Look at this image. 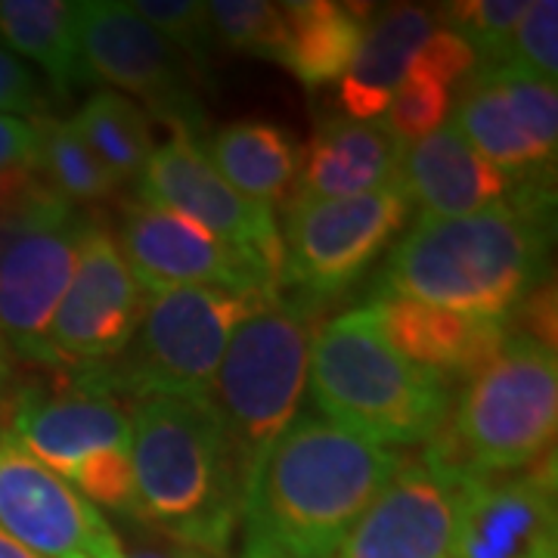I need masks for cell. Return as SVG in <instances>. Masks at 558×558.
I'll return each mask as SVG.
<instances>
[{"label":"cell","instance_id":"36","mask_svg":"<svg viewBox=\"0 0 558 558\" xmlns=\"http://www.w3.org/2000/svg\"><path fill=\"white\" fill-rule=\"evenodd\" d=\"M521 336L539 341L546 348H556V289L553 282H539L519 301Z\"/></svg>","mask_w":558,"mask_h":558},{"label":"cell","instance_id":"11","mask_svg":"<svg viewBox=\"0 0 558 558\" xmlns=\"http://www.w3.org/2000/svg\"><path fill=\"white\" fill-rule=\"evenodd\" d=\"M78 50L90 81L119 87L128 100L137 97L174 128L196 137L205 116L190 62L156 28H149L121 0L78 3Z\"/></svg>","mask_w":558,"mask_h":558},{"label":"cell","instance_id":"4","mask_svg":"<svg viewBox=\"0 0 558 558\" xmlns=\"http://www.w3.org/2000/svg\"><path fill=\"white\" fill-rule=\"evenodd\" d=\"M307 388L326 422L376 447L432 444L453 407V388L398 354L363 304L319 326Z\"/></svg>","mask_w":558,"mask_h":558},{"label":"cell","instance_id":"17","mask_svg":"<svg viewBox=\"0 0 558 558\" xmlns=\"http://www.w3.org/2000/svg\"><path fill=\"white\" fill-rule=\"evenodd\" d=\"M87 215L25 233L0 260V336L16 366L53 373L47 332L72 282Z\"/></svg>","mask_w":558,"mask_h":558},{"label":"cell","instance_id":"32","mask_svg":"<svg viewBox=\"0 0 558 558\" xmlns=\"http://www.w3.org/2000/svg\"><path fill=\"white\" fill-rule=\"evenodd\" d=\"M499 65H515L543 81L558 75V3L556 0H531L519 28L512 32L506 57Z\"/></svg>","mask_w":558,"mask_h":558},{"label":"cell","instance_id":"34","mask_svg":"<svg viewBox=\"0 0 558 558\" xmlns=\"http://www.w3.org/2000/svg\"><path fill=\"white\" fill-rule=\"evenodd\" d=\"M44 97L40 81L28 62L16 53L0 47V116H20V119H38Z\"/></svg>","mask_w":558,"mask_h":558},{"label":"cell","instance_id":"25","mask_svg":"<svg viewBox=\"0 0 558 558\" xmlns=\"http://www.w3.org/2000/svg\"><path fill=\"white\" fill-rule=\"evenodd\" d=\"M0 47L35 62L57 97L90 84L78 50V3L0 0Z\"/></svg>","mask_w":558,"mask_h":558},{"label":"cell","instance_id":"21","mask_svg":"<svg viewBox=\"0 0 558 558\" xmlns=\"http://www.w3.org/2000/svg\"><path fill=\"white\" fill-rule=\"evenodd\" d=\"M403 146L379 121L326 116L317 121L307 149H301L295 199H348L395 186Z\"/></svg>","mask_w":558,"mask_h":558},{"label":"cell","instance_id":"33","mask_svg":"<svg viewBox=\"0 0 558 558\" xmlns=\"http://www.w3.org/2000/svg\"><path fill=\"white\" fill-rule=\"evenodd\" d=\"M410 72L435 81V84L447 87L453 94L457 87H462L478 72V57H475L472 44L462 35L450 32V28H435V35L422 44Z\"/></svg>","mask_w":558,"mask_h":558},{"label":"cell","instance_id":"19","mask_svg":"<svg viewBox=\"0 0 558 558\" xmlns=\"http://www.w3.org/2000/svg\"><path fill=\"white\" fill-rule=\"evenodd\" d=\"M366 307L398 354L450 385L472 379L509 339V319L469 317L398 295H376Z\"/></svg>","mask_w":558,"mask_h":558},{"label":"cell","instance_id":"39","mask_svg":"<svg viewBox=\"0 0 558 558\" xmlns=\"http://www.w3.org/2000/svg\"><path fill=\"white\" fill-rule=\"evenodd\" d=\"M0 558H40L32 549H25L20 539H13L0 527Z\"/></svg>","mask_w":558,"mask_h":558},{"label":"cell","instance_id":"20","mask_svg":"<svg viewBox=\"0 0 558 558\" xmlns=\"http://www.w3.org/2000/svg\"><path fill=\"white\" fill-rule=\"evenodd\" d=\"M398 186L410 208H418V218H465L512 193V180L453 124L403 146Z\"/></svg>","mask_w":558,"mask_h":558},{"label":"cell","instance_id":"3","mask_svg":"<svg viewBox=\"0 0 558 558\" xmlns=\"http://www.w3.org/2000/svg\"><path fill=\"white\" fill-rule=\"evenodd\" d=\"M131 428L134 519L196 556H227L240 527L245 481L215 407L137 400Z\"/></svg>","mask_w":558,"mask_h":558},{"label":"cell","instance_id":"24","mask_svg":"<svg viewBox=\"0 0 558 558\" xmlns=\"http://www.w3.org/2000/svg\"><path fill=\"white\" fill-rule=\"evenodd\" d=\"M282 10L286 44L279 50V65L307 90L341 81L373 20L369 7L339 0H299L282 3Z\"/></svg>","mask_w":558,"mask_h":558},{"label":"cell","instance_id":"6","mask_svg":"<svg viewBox=\"0 0 558 558\" xmlns=\"http://www.w3.org/2000/svg\"><path fill=\"white\" fill-rule=\"evenodd\" d=\"M319 326L317 304L274 295L242 319L227 344L208 403L227 432L245 484L299 416Z\"/></svg>","mask_w":558,"mask_h":558},{"label":"cell","instance_id":"35","mask_svg":"<svg viewBox=\"0 0 558 558\" xmlns=\"http://www.w3.org/2000/svg\"><path fill=\"white\" fill-rule=\"evenodd\" d=\"M40 165V137L35 119L0 116V171Z\"/></svg>","mask_w":558,"mask_h":558},{"label":"cell","instance_id":"40","mask_svg":"<svg viewBox=\"0 0 558 558\" xmlns=\"http://www.w3.org/2000/svg\"><path fill=\"white\" fill-rule=\"evenodd\" d=\"M124 558H199L196 553H190V549H137V553H131V556Z\"/></svg>","mask_w":558,"mask_h":558},{"label":"cell","instance_id":"29","mask_svg":"<svg viewBox=\"0 0 558 558\" xmlns=\"http://www.w3.org/2000/svg\"><path fill=\"white\" fill-rule=\"evenodd\" d=\"M527 3L531 0H462L440 7V13L450 22V32L472 44L478 69H487L502 62L509 38L519 28Z\"/></svg>","mask_w":558,"mask_h":558},{"label":"cell","instance_id":"2","mask_svg":"<svg viewBox=\"0 0 558 558\" xmlns=\"http://www.w3.org/2000/svg\"><path fill=\"white\" fill-rule=\"evenodd\" d=\"M400 462L398 450L299 413L245 484L240 558H336Z\"/></svg>","mask_w":558,"mask_h":558},{"label":"cell","instance_id":"10","mask_svg":"<svg viewBox=\"0 0 558 558\" xmlns=\"http://www.w3.org/2000/svg\"><path fill=\"white\" fill-rule=\"evenodd\" d=\"M146 299L112 230L87 220L75 274L47 332L53 373H87L119 357L137 332Z\"/></svg>","mask_w":558,"mask_h":558},{"label":"cell","instance_id":"22","mask_svg":"<svg viewBox=\"0 0 558 558\" xmlns=\"http://www.w3.org/2000/svg\"><path fill=\"white\" fill-rule=\"evenodd\" d=\"M435 28V13L416 3L388 7L369 20L357 53L339 81L344 116L354 121H379Z\"/></svg>","mask_w":558,"mask_h":558},{"label":"cell","instance_id":"7","mask_svg":"<svg viewBox=\"0 0 558 558\" xmlns=\"http://www.w3.org/2000/svg\"><path fill=\"white\" fill-rule=\"evenodd\" d=\"M274 295L186 286L146 299L134 339L119 357L87 373H62L112 398H178L208 403L236 326Z\"/></svg>","mask_w":558,"mask_h":558},{"label":"cell","instance_id":"12","mask_svg":"<svg viewBox=\"0 0 558 558\" xmlns=\"http://www.w3.org/2000/svg\"><path fill=\"white\" fill-rule=\"evenodd\" d=\"M453 128L512 183L553 174L558 146L556 81L515 65H487L462 84Z\"/></svg>","mask_w":558,"mask_h":558},{"label":"cell","instance_id":"23","mask_svg":"<svg viewBox=\"0 0 558 558\" xmlns=\"http://www.w3.org/2000/svg\"><path fill=\"white\" fill-rule=\"evenodd\" d=\"M220 178L264 208H289L299 196L301 146L274 121L242 119L223 124L205 149Z\"/></svg>","mask_w":558,"mask_h":558},{"label":"cell","instance_id":"28","mask_svg":"<svg viewBox=\"0 0 558 558\" xmlns=\"http://www.w3.org/2000/svg\"><path fill=\"white\" fill-rule=\"evenodd\" d=\"M208 7V22L215 40L233 53H248L260 60H279L286 44V10L267 0H215Z\"/></svg>","mask_w":558,"mask_h":558},{"label":"cell","instance_id":"9","mask_svg":"<svg viewBox=\"0 0 558 558\" xmlns=\"http://www.w3.org/2000/svg\"><path fill=\"white\" fill-rule=\"evenodd\" d=\"M410 211L398 183L348 199H295L279 230V292L295 289L317 307L344 295L395 245Z\"/></svg>","mask_w":558,"mask_h":558},{"label":"cell","instance_id":"27","mask_svg":"<svg viewBox=\"0 0 558 558\" xmlns=\"http://www.w3.org/2000/svg\"><path fill=\"white\" fill-rule=\"evenodd\" d=\"M35 128L40 137V171L62 199L72 205H100L119 196L121 183L84 146L72 119L38 116Z\"/></svg>","mask_w":558,"mask_h":558},{"label":"cell","instance_id":"13","mask_svg":"<svg viewBox=\"0 0 558 558\" xmlns=\"http://www.w3.org/2000/svg\"><path fill=\"white\" fill-rule=\"evenodd\" d=\"M137 202L196 220L218 240L230 242L242 255L258 260L279 282L282 236L277 215L258 202L245 199L220 178L199 140L190 131L174 128L171 140L143 165L137 178Z\"/></svg>","mask_w":558,"mask_h":558},{"label":"cell","instance_id":"8","mask_svg":"<svg viewBox=\"0 0 558 558\" xmlns=\"http://www.w3.org/2000/svg\"><path fill=\"white\" fill-rule=\"evenodd\" d=\"M0 413L13 438L87 502L134 519V428L119 398L62 376L50 388L16 385Z\"/></svg>","mask_w":558,"mask_h":558},{"label":"cell","instance_id":"14","mask_svg":"<svg viewBox=\"0 0 558 558\" xmlns=\"http://www.w3.org/2000/svg\"><path fill=\"white\" fill-rule=\"evenodd\" d=\"M116 240L146 295L186 286L279 295V282L270 270L178 211L128 202Z\"/></svg>","mask_w":558,"mask_h":558},{"label":"cell","instance_id":"38","mask_svg":"<svg viewBox=\"0 0 558 558\" xmlns=\"http://www.w3.org/2000/svg\"><path fill=\"white\" fill-rule=\"evenodd\" d=\"M16 360L10 354V348H7V341L0 336V410H3V403L7 398L13 395V388H16Z\"/></svg>","mask_w":558,"mask_h":558},{"label":"cell","instance_id":"37","mask_svg":"<svg viewBox=\"0 0 558 558\" xmlns=\"http://www.w3.org/2000/svg\"><path fill=\"white\" fill-rule=\"evenodd\" d=\"M75 215V211H72ZM72 215H65V218H72ZM65 218H53V220H44V218H25V215H0V260L7 258V252L16 245V240H22L25 233H32V230H38V227H47V223H57V220Z\"/></svg>","mask_w":558,"mask_h":558},{"label":"cell","instance_id":"5","mask_svg":"<svg viewBox=\"0 0 558 558\" xmlns=\"http://www.w3.org/2000/svg\"><path fill=\"white\" fill-rule=\"evenodd\" d=\"M556 428V348L519 332L465 379L422 457L462 481L519 475L553 453Z\"/></svg>","mask_w":558,"mask_h":558},{"label":"cell","instance_id":"1","mask_svg":"<svg viewBox=\"0 0 558 558\" xmlns=\"http://www.w3.org/2000/svg\"><path fill=\"white\" fill-rule=\"evenodd\" d=\"M553 193V174H546L512 183L506 199L475 215L416 218L391 245L376 295L509 319L546 274Z\"/></svg>","mask_w":558,"mask_h":558},{"label":"cell","instance_id":"30","mask_svg":"<svg viewBox=\"0 0 558 558\" xmlns=\"http://www.w3.org/2000/svg\"><path fill=\"white\" fill-rule=\"evenodd\" d=\"M450 109H453V94L447 87L422 78L416 72H407V78L400 81L398 94L391 97L379 124L400 146H410L444 128Z\"/></svg>","mask_w":558,"mask_h":558},{"label":"cell","instance_id":"26","mask_svg":"<svg viewBox=\"0 0 558 558\" xmlns=\"http://www.w3.org/2000/svg\"><path fill=\"white\" fill-rule=\"evenodd\" d=\"M72 124L84 146L119 183L137 180L143 165L156 153L146 109L119 90H97L75 112Z\"/></svg>","mask_w":558,"mask_h":558},{"label":"cell","instance_id":"31","mask_svg":"<svg viewBox=\"0 0 558 558\" xmlns=\"http://www.w3.org/2000/svg\"><path fill=\"white\" fill-rule=\"evenodd\" d=\"M128 7L178 53L193 62L211 60L218 40L208 22V7L202 0H134Z\"/></svg>","mask_w":558,"mask_h":558},{"label":"cell","instance_id":"16","mask_svg":"<svg viewBox=\"0 0 558 558\" xmlns=\"http://www.w3.org/2000/svg\"><path fill=\"white\" fill-rule=\"evenodd\" d=\"M469 484L425 457L403 459L336 558H447Z\"/></svg>","mask_w":558,"mask_h":558},{"label":"cell","instance_id":"15","mask_svg":"<svg viewBox=\"0 0 558 558\" xmlns=\"http://www.w3.org/2000/svg\"><path fill=\"white\" fill-rule=\"evenodd\" d=\"M0 527L40 558H124L94 502L32 457L0 418Z\"/></svg>","mask_w":558,"mask_h":558},{"label":"cell","instance_id":"18","mask_svg":"<svg viewBox=\"0 0 558 558\" xmlns=\"http://www.w3.org/2000/svg\"><path fill=\"white\" fill-rule=\"evenodd\" d=\"M447 558H558L553 453L519 475L472 481Z\"/></svg>","mask_w":558,"mask_h":558}]
</instances>
